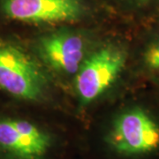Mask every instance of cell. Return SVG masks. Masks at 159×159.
Listing matches in <instances>:
<instances>
[{"label":"cell","mask_w":159,"mask_h":159,"mask_svg":"<svg viewBox=\"0 0 159 159\" xmlns=\"http://www.w3.org/2000/svg\"><path fill=\"white\" fill-rule=\"evenodd\" d=\"M98 145L102 159H159V112L132 104L102 132Z\"/></svg>","instance_id":"cell-1"},{"label":"cell","mask_w":159,"mask_h":159,"mask_svg":"<svg viewBox=\"0 0 159 159\" xmlns=\"http://www.w3.org/2000/svg\"><path fill=\"white\" fill-rule=\"evenodd\" d=\"M64 136L22 118H0V159H65Z\"/></svg>","instance_id":"cell-2"},{"label":"cell","mask_w":159,"mask_h":159,"mask_svg":"<svg viewBox=\"0 0 159 159\" xmlns=\"http://www.w3.org/2000/svg\"><path fill=\"white\" fill-rule=\"evenodd\" d=\"M129 61V51L123 45L105 46L85 59L76 74V91L80 101L97 99L123 73Z\"/></svg>","instance_id":"cell-3"},{"label":"cell","mask_w":159,"mask_h":159,"mask_svg":"<svg viewBox=\"0 0 159 159\" xmlns=\"http://www.w3.org/2000/svg\"><path fill=\"white\" fill-rule=\"evenodd\" d=\"M45 79L36 64L16 46L0 43V89L12 97L35 101L43 96Z\"/></svg>","instance_id":"cell-4"},{"label":"cell","mask_w":159,"mask_h":159,"mask_svg":"<svg viewBox=\"0 0 159 159\" xmlns=\"http://www.w3.org/2000/svg\"><path fill=\"white\" fill-rule=\"evenodd\" d=\"M2 9L9 19L29 24L73 22L83 13L80 0H3Z\"/></svg>","instance_id":"cell-5"},{"label":"cell","mask_w":159,"mask_h":159,"mask_svg":"<svg viewBox=\"0 0 159 159\" xmlns=\"http://www.w3.org/2000/svg\"><path fill=\"white\" fill-rule=\"evenodd\" d=\"M38 51L43 61L61 74H77L85 60L84 39L74 32L46 35L40 40Z\"/></svg>","instance_id":"cell-6"},{"label":"cell","mask_w":159,"mask_h":159,"mask_svg":"<svg viewBox=\"0 0 159 159\" xmlns=\"http://www.w3.org/2000/svg\"><path fill=\"white\" fill-rule=\"evenodd\" d=\"M138 64L144 75L155 80L159 78V33L150 35L143 43L139 52Z\"/></svg>","instance_id":"cell-7"},{"label":"cell","mask_w":159,"mask_h":159,"mask_svg":"<svg viewBox=\"0 0 159 159\" xmlns=\"http://www.w3.org/2000/svg\"><path fill=\"white\" fill-rule=\"evenodd\" d=\"M127 5L138 13H155L159 15V0H125Z\"/></svg>","instance_id":"cell-8"},{"label":"cell","mask_w":159,"mask_h":159,"mask_svg":"<svg viewBox=\"0 0 159 159\" xmlns=\"http://www.w3.org/2000/svg\"><path fill=\"white\" fill-rule=\"evenodd\" d=\"M156 80H157V82H158V83H159V78H157V79H156Z\"/></svg>","instance_id":"cell-9"}]
</instances>
